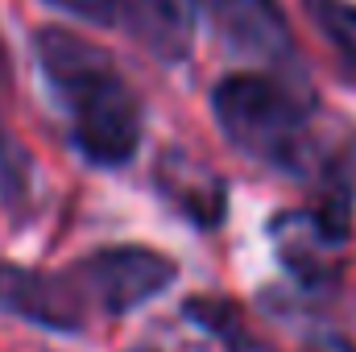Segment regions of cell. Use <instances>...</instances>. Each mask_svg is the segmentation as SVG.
<instances>
[{
    "instance_id": "obj_1",
    "label": "cell",
    "mask_w": 356,
    "mask_h": 352,
    "mask_svg": "<svg viewBox=\"0 0 356 352\" xmlns=\"http://www.w3.org/2000/svg\"><path fill=\"white\" fill-rule=\"evenodd\" d=\"M33 58L54 91L75 150L91 166H124L141 145V99L116 63L88 38L46 25L33 33Z\"/></svg>"
},
{
    "instance_id": "obj_2",
    "label": "cell",
    "mask_w": 356,
    "mask_h": 352,
    "mask_svg": "<svg viewBox=\"0 0 356 352\" xmlns=\"http://www.w3.org/2000/svg\"><path fill=\"white\" fill-rule=\"evenodd\" d=\"M211 112L220 133L249 158L298 170L311 150V104L307 95L257 71L220 79L211 91Z\"/></svg>"
},
{
    "instance_id": "obj_3",
    "label": "cell",
    "mask_w": 356,
    "mask_h": 352,
    "mask_svg": "<svg viewBox=\"0 0 356 352\" xmlns=\"http://www.w3.org/2000/svg\"><path fill=\"white\" fill-rule=\"evenodd\" d=\"M71 278L91 315H129L175 286L178 265L145 245H112L79 257Z\"/></svg>"
},
{
    "instance_id": "obj_4",
    "label": "cell",
    "mask_w": 356,
    "mask_h": 352,
    "mask_svg": "<svg viewBox=\"0 0 356 352\" xmlns=\"http://www.w3.org/2000/svg\"><path fill=\"white\" fill-rule=\"evenodd\" d=\"M0 311L46 332H83L91 323V311L79 298L71 269L46 273L0 262Z\"/></svg>"
},
{
    "instance_id": "obj_5",
    "label": "cell",
    "mask_w": 356,
    "mask_h": 352,
    "mask_svg": "<svg viewBox=\"0 0 356 352\" xmlns=\"http://www.w3.org/2000/svg\"><path fill=\"white\" fill-rule=\"evenodd\" d=\"M207 13L236 54L261 63L294 58V33L277 0H207Z\"/></svg>"
},
{
    "instance_id": "obj_6",
    "label": "cell",
    "mask_w": 356,
    "mask_h": 352,
    "mask_svg": "<svg viewBox=\"0 0 356 352\" xmlns=\"http://www.w3.org/2000/svg\"><path fill=\"white\" fill-rule=\"evenodd\" d=\"M129 33L162 63H178L195 38V0H116Z\"/></svg>"
},
{
    "instance_id": "obj_7",
    "label": "cell",
    "mask_w": 356,
    "mask_h": 352,
    "mask_svg": "<svg viewBox=\"0 0 356 352\" xmlns=\"http://www.w3.org/2000/svg\"><path fill=\"white\" fill-rule=\"evenodd\" d=\"M158 186L170 195V203H178L195 224H220L224 216V203H228V191L224 182L211 175L207 166L182 158V154H166L158 162Z\"/></svg>"
},
{
    "instance_id": "obj_8",
    "label": "cell",
    "mask_w": 356,
    "mask_h": 352,
    "mask_svg": "<svg viewBox=\"0 0 356 352\" xmlns=\"http://www.w3.org/2000/svg\"><path fill=\"white\" fill-rule=\"evenodd\" d=\"M302 4H307V17L315 21V29L340 54L344 71L356 79V4H348V0H302Z\"/></svg>"
},
{
    "instance_id": "obj_9",
    "label": "cell",
    "mask_w": 356,
    "mask_h": 352,
    "mask_svg": "<svg viewBox=\"0 0 356 352\" xmlns=\"http://www.w3.org/2000/svg\"><path fill=\"white\" fill-rule=\"evenodd\" d=\"M29 195V158L21 154V145L8 137V129L0 125V203H21Z\"/></svg>"
},
{
    "instance_id": "obj_10",
    "label": "cell",
    "mask_w": 356,
    "mask_h": 352,
    "mask_svg": "<svg viewBox=\"0 0 356 352\" xmlns=\"http://www.w3.org/2000/svg\"><path fill=\"white\" fill-rule=\"evenodd\" d=\"M54 8L79 17V21H91V25H108L116 21V0H50Z\"/></svg>"
}]
</instances>
